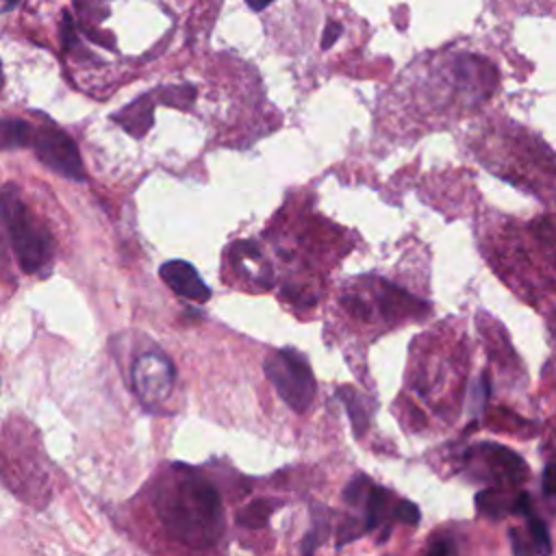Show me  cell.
Masks as SVG:
<instances>
[{"instance_id": "cell-23", "label": "cell", "mask_w": 556, "mask_h": 556, "mask_svg": "<svg viewBox=\"0 0 556 556\" xmlns=\"http://www.w3.org/2000/svg\"><path fill=\"white\" fill-rule=\"evenodd\" d=\"M2 83H4V80H2V67H0V89H2Z\"/></svg>"}, {"instance_id": "cell-3", "label": "cell", "mask_w": 556, "mask_h": 556, "mask_svg": "<svg viewBox=\"0 0 556 556\" xmlns=\"http://www.w3.org/2000/svg\"><path fill=\"white\" fill-rule=\"evenodd\" d=\"M265 376L295 413H304L315 397V378L308 361L293 348H280L265 361Z\"/></svg>"}, {"instance_id": "cell-20", "label": "cell", "mask_w": 556, "mask_h": 556, "mask_svg": "<svg viewBox=\"0 0 556 556\" xmlns=\"http://www.w3.org/2000/svg\"><path fill=\"white\" fill-rule=\"evenodd\" d=\"M428 552H430V554H452V552H454V545L447 543V541H437V543H432V545L428 547Z\"/></svg>"}, {"instance_id": "cell-13", "label": "cell", "mask_w": 556, "mask_h": 556, "mask_svg": "<svg viewBox=\"0 0 556 556\" xmlns=\"http://www.w3.org/2000/svg\"><path fill=\"white\" fill-rule=\"evenodd\" d=\"M513 502L515 500H504L495 491H482L476 495V506L486 517H504V515L513 513Z\"/></svg>"}, {"instance_id": "cell-17", "label": "cell", "mask_w": 556, "mask_h": 556, "mask_svg": "<svg viewBox=\"0 0 556 556\" xmlns=\"http://www.w3.org/2000/svg\"><path fill=\"white\" fill-rule=\"evenodd\" d=\"M369 486H371V484H369L367 476L358 473V476H356V478H352V480L348 482V486L343 489V500H345L348 504L356 506V504H361V502H363V497H367Z\"/></svg>"}, {"instance_id": "cell-5", "label": "cell", "mask_w": 556, "mask_h": 556, "mask_svg": "<svg viewBox=\"0 0 556 556\" xmlns=\"http://www.w3.org/2000/svg\"><path fill=\"white\" fill-rule=\"evenodd\" d=\"M174 378L176 371L172 361L159 350L143 352L132 365L135 391L146 406H156L163 402L174 387Z\"/></svg>"}, {"instance_id": "cell-8", "label": "cell", "mask_w": 556, "mask_h": 556, "mask_svg": "<svg viewBox=\"0 0 556 556\" xmlns=\"http://www.w3.org/2000/svg\"><path fill=\"white\" fill-rule=\"evenodd\" d=\"M113 119H117V124L130 132L132 137H143L150 126H152V104H150V96L137 98L135 102H130L126 109H122L119 113L113 115Z\"/></svg>"}, {"instance_id": "cell-9", "label": "cell", "mask_w": 556, "mask_h": 556, "mask_svg": "<svg viewBox=\"0 0 556 556\" xmlns=\"http://www.w3.org/2000/svg\"><path fill=\"white\" fill-rule=\"evenodd\" d=\"M337 395H339V400L343 402V406L350 415L354 437L361 439L367 432V426H369V406H367L365 397L361 393H356L352 387H339Z\"/></svg>"}, {"instance_id": "cell-18", "label": "cell", "mask_w": 556, "mask_h": 556, "mask_svg": "<svg viewBox=\"0 0 556 556\" xmlns=\"http://www.w3.org/2000/svg\"><path fill=\"white\" fill-rule=\"evenodd\" d=\"M393 517H395L397 521H402V523L417 526V523H419L421 513H419V508H417L413 502H408V500H400V502L395 504V508H393Z\"/></svg>"}, {"instance_id": "cell-16", "label": "cell", "mask_w": 556, "mask_h": 556, "mask_svg": "<svg viewBox=\"0 0 556 556\" xmlns=\"http://www.w3.org/2000/svg\"><path fill=\"white\" fill-rule=\"evenodd\" d=\"M363 532H367L365 521L361 523V521L354 519V517L343 519V521L339 523V528H337V547H343V545L352 543V541L358 539Z\"/></svg>"}, {"instance_id": "cell-19", "label": "cell", "mask_w": 556, "mask_h": 556, "mask_svg": "<svg viewBox=\"0 0 556 556\" xmlns=\"http://www.w3.org/2000/svg\"><path fill=\"white\" fill-rule=\"evenodd\" d=\"M543 493L556 495V463H549L543 471Z\"/></svg>"}, {"instance_id": "cell-21", "label": "cell", "mask_w": 556, "mask_h": 556, "mask_svg": "<svg viewBox=\"0 0 556 556\" xmlns=\"http://www.w3.org/2000/svg\"><path fill=\"white\" fill-rule=\"evenodd\" d=\"M274 0H245V4L252 9V11H263L265 7H269Z\"/></svg>"}, {"instance_id": "cell-1", "label": "cell", "mask_w": 556, "mask_h": 556, "mask_svg": "<svg viewBox=\"0 0 556 556\" xmlns=\"http://www.w3.org/2000/svg\"><path fill=\"white\" fill-rule=\"evenodd\" d=\"M156 513L167 532L189 547H208L222 534L219 493L198 473H185L161 486Z\"/></svg>"}, {"instance_id": "cell-10", "label": "cell", "mask_w": 556, "mask_h": 556, "mask_svg": "<svg viewBox=\"0 0 556 556\" xmlns=\"http://www.w3.org/2000/svg\"><path fill=\"white\" fill-rule=\"evenodd\" d=\"M33 126L17 117H2L0 119V150H13L30 146L33 141Z\"/></svg>"}, {"instance_id": "cell-4", "label": "cell", "mask_w": 556, "mask_h": 556, "mask_svg": "<svg viewBox=\"0 0 556 556\" xmlns=\"http://www.w3.org/2000/svg\"><path fill=\"white\" fill-rule=\"evenodd\" d=\"M30 146L35 150V156L52 172H56L70 180H78V182L87 180L78 146L61 128H56L52 124L37 128L33 132Z\"/></svg>"}, {"instance_id": "cell-22", "label": "cell", "mask_w": 556, "mask_h": 556, "mask_svg": "<svg viewBox=\"0 0 556 556\" xmlns=\"http://www.w3.org/2000/svg\"><path fill=\"white\" fill-rule=\"evenodd\" d=\"M337 33H339L337 26H330V28H328V33H326V37H324V46H326V48L332 43V39L337 37Z\"/></svg>"}, {"instance_id": "cell-14", "label": "cell", "mask_w": 556, "mask_h": 556, "mask_svg": "<svg viewBox=\"0 0 556 556\" xmlns=\"http://www.w3.org/2000/svg\"><path fill=\"white\" fill-rule=\"evenodd\" d=\"M313 515H315V519H313V528L308 530V534L304 536V545H302V552L304 554H311V552H315V547L324 541V536H326V526H328V519H326V510H321V517H319V508H313Z\"/></svg>"}, {"instance_id": "cell-11", "label": "cell", "mask_w": 556, "mask_h": 556, "mask_svg": "<svg viewBox=\"0 0 556 556\" xmlns=\"http://www.w3.org/2000/svg\"><path fill=\"white\" fill-rule=\"evenodd\" d=\"M389 497H391V493L384 486H378V484L369 486V491H367V506H365V519H363L367 532L380 526L382 515H384L387 504H389Z\"/></svg>"}, {"instance_id": "cell-7", "label": "cell", "mask_w": 556, "mask_h": 556, "mask_svg": "<svg viewBox=\"0 0 556 556\" xmlns=\"http://www.w3.org/2000/svg\"><path fill=\"white\" fill-rule=\"evenodd\" d=\"M478 450L493 467H497V471H502L510 482H519L526 476V463L521 460V456H517L515 452H510L504 445H495V443H480Z\"/></svg>"}, {"instance_id": "cell-12", "label": "cell", "mask_w": 556, "mask_h": 556, "mask_svg": "<svg viewBox=\"0 0 556 556\" xmlns=\"http://www.w3.org/2000/svg\"><path fill=\"white\" fill-rule=\"evenodd\" d=\"M276 508H278V502H274V500H256V502L248 504L243 510H239L237 521L245 528H263V526H267V521Z\"/></svg>"}, {"instance_id": "cell-15", "label": "cell", "mask_w": 556, "mask_h": 556, "mask_svg": "<svg viewBox=\"0 0 556 556\" xmlns=\"http://www.w3.org/2000/svg\"><path fill=\"white\" fill-rule=\"evenodd\" d=\"M528 517V530H530V536H532V543H534V552H541V554H547L552 547H549V532H547V526L536 517L532 515V510L526 515Z\"/></svg>"}, {"instance_id": "cell-2", "label": "cell", "mask_w": 556, "mask_h": 556, "mask_svg": "<svg viewBox=\"0 0 556 556\" xmlns=\"http://www.w3.org/2000/svg\"><path fill=\"white\" fill-rule=\"evenodd\" d=\"M0 219L7 226L11 248L24 274L46 276L52 267V235L30 213L20 195V187L7 182L0 187Z\"/></svg>"}, {"instance_id": "cell-6", "label": "cell", "mask_w": 556, "mask_h": 556, "mask_svg": "<svg viewBox=\"0 0 556 556\" xmlns=\"http://www.w3.org/2000/svg\"><path fill=\"white\" fill-rule=\"evenodd\" d=\"M159 274L163 282L180 298H187L193 302H206L211 298L208 285L200 278L198 269L187 261H180V258L167 261L159 267Z\"/></svg>"}]
</instances>
